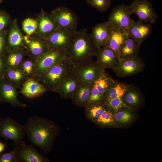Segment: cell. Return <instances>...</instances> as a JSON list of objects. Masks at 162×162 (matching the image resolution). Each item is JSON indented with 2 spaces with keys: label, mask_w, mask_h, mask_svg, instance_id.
<instances>
[{
  "label": "cell",
  "mask_w": 162,
  "mask_h": 162,
  "mask_svg": "<svg viewBox=\"0 0 162 162\" xmlns=\"http://www.w3.org/2000/svg\"><path fill=\"white\" fill-rule=\"evenodd\" d=\"M5 147L4 144L0 142V154L4 150Z\"/></svg>",
  "instance_id": "obj_42"
},
{
  "label": "cell",
  "mask_w": 162,
  "mask_h": 162,
  "mask_svg": "<svg viewBox=\"0 0 162 162\" xmlns=\"http://www.w3.org/2000/svg\"><path fill=\"white\" fill-rule=\"evenodd\" d=\"M92 84L80 83L71 98L75 105L80 107H84L86 105L89 97Z\"/></svg>",
  "instance_id": "obj_25"
},
{
  "label": "cell",
  "mask_w": 162,
  "mask_h": 162,
  "mask_svg": "<svg viewBox=\"0 0 162 162\" xmlns=\"http://www.w3.org/2000/svg\"><path fill=\"white\" fill-rule=\"evenodd\" d=\"M115 81L105 70L92 85L98 91L105 97L108 88Z\"/></svg>",
  "instance_id": "obj_29"
},
{
  "label": "cell",
  "mask_w": 162,
  "mask_h": 162,
  "mask_svg": "<svg viewBox=\"0 0 162 162\" xmlns=\"http://www.w3.org/2000/svg\"><path fill=\"white\" fill-rule=\"evenodd\" d=\"M109 27V36L105 46L114 51L119 59L120 50L129 36L127 30Z\"/></svg>",
  "instance_id": "obj_19"
},
{
  "label": "cell",
  "mask_w": 162,
  "mask_h": 162,
  "mask_svg": "<svg viewBox=\"0 0 162 162\" xmlns=\"http://www.w3.org/2000/svg\"><path fill=\"white\" fill-rule=\"evenodd\" d=\"M2 103L0 95V103Z\"/></svg>",
  "instance_id": "obj_45"
},
{
  "label": "cell",
  "mask_w": 162,
  "mask_h": 162,
  "mask_svg": "<svg viewBox=\"0 0 162 162\" xmlns=\"http://www.w3.org/2000/svg\"><path fill=\"white\" fill-rule=\"evenodd\" d=\"M23 45L28 55L34 59L50 49L45 40L35 32L30 35L24 36Z\"/></svg>",
  "instance_id": "obj_12"
},
{
  "label": "cell",
  "mask_w": 162,
  "mask_h": 162,
  "mask_svg": "<svg viewBox=\"0 0 162 162\" xmlns=\"http://www.w3.org/2000/svg\"><path fill=\"white\" fill-rule=\"evenodd\" d=\"M7 36V50L22 46L24 36L16 20L12 21L9 26Z\"/></svg>",
  "instance_id": "obj_21"
},
{
  "label": "cell",
  "mask_w": 162,
  "mask_h": 162,
  "mask_svg": "<svg viewBox=\"0 0 162 162\" xmlns=\"http://www.w3.org/2000/svg\"><path fill=\"white\" fill-rule=\"evenodd\" d=\"M7 29L0 32V57H3L7 50Z\"/></svg>",
  "instance_id": "obj_40"
},
{
  "label": "cell",
  "mask_w": 162,
  "mask_h": 162,
  "mask_svg": "<svg viewBox=\"0 0 162 162\" xmlns=\"http://www.w3.org/2000/svg\"><path fill=\"white\" fill-rule=\"evenodd\" d=\"M26 76L19 68L6 69L4 77L11 82H20L23 80Z\"/></svg>",
  "instance_id": "obj_33"
},
{
  "label": "cell",
  "mask_w": 162,
  "mask_h": 162,
  "mask_svg": "<svg viewBox=\"0 0 162 162\" xmlns=\"http://www.w3.org/2000/svg\"><path fill=\"white\" fill-rule=\"evenodd\" d=\"M84 113L88 120L94 122L100 116L105 109L104 103H94L85 106Z\"/></svg>",
  "instance_id": "obj_28"
},
{
  "label": "cell",
  "mask_w": 162,
  "mask_h": 162,
  "mask_svg": "<svg viewBox=\"0 0 162 162\" xmlns=\"http://www.w3.org/2000/svg\"><path fill=\"white\" fill-rule=\"evenodd\" d=\"M45 86L32 78L28 79L24 83L21 93L25 97L30 98L38 97L46 92Z\"/></svg>",
  "instance_id": "obj_23"
},
{
  "label": "cell",
  "mask_w": 162,
  "mask_h": 162,
  "mask_svg": "<svg viewBox=\"0 0 162 162\" xmlns=\"http://www.w3.org/2000/svg\"><path fill=\"white\" fill-rule=\"evenodd\" d=\"M50 14L58 28L65 29L73 34L77 31L78 18L68 8L60 6L52 10Z\"/></svg>",
  "instance_id": "obj_5"
},
{
  "label": "cell",
  "mask_w": 162,
  "mask_h": 162,
  "mask_svg": "<svg viewBox=\"0 0 162 162\" xmlns=\"http://www.w3.org/2000/svg\"><path fill=\"white\" fill-rule=\"evenodd\" d=\"M131 14L129 5L122 4L116 6L109 15L107 21L109 27L127 30Z\"/></svg>",
  "instance_id": "obj_9"
},
{
  "label": "cell",
  "mask_w": 162,
  "mask_h": 162,
  "mask_svg": "<svg viewBox=\"0 0 162 162\" xmlns=\"http://www.w3.org/2000/svg\"><path fill=\"white\" fill-rule=\"evenodd\" d=\"M25 52L22 46L8 49L3 57L6 69L18 68L23 61Z\"/></svg>",
  "instance_id": "obj_22"
},
{
  "label": "cell",
  "mask_w": 162,
  "mask_h": 162,
  "mask_svg": "<svg viewBox=\"0 0 162 162\" xmlns=\"http://www.w3.org/2000/svg\"><path fill=\"white\" fill-rule=\"evenodd\" d=\"M74 68L66 59L38 76V79L44 83L46 89L57 92L62 81L68 75L73 72Z\"/></svg>",
  "instance_id": "obj_3"
},
{
  "label": "cell",
  "mask_w": 162,
  "mask_h": 162,
  "mask_svg": "<svg viewBox=\"0 0 162 162\" xmlns=\"http://www.w3.org/2000/svg\"><path fill=\"white\" fill-rule=\"evenodd\" d=\"M105 99L104 96L101 94L92 84L89 97L86 105L91 104L103 103Z\"/></svg>",
  "instance_id": "obj_36"
},
{
  "label": "cell",
  "mask_w": 162,
  "mask_h": 162,
  "mask_svg": "<svg viewBox=\"0 0 162 162\" xmlns=\"http://www.w3.org/2000/svg\"><path fill=\"white\" fill-rule=\"evenodd\" d=\"M94 55L96 57V63L105 69L113 70L119 59L114 51L105 46L96 49Z\"/></svg>",
  "instance_id": "obj_16"
},
{
  "label": "cell",
  "mask_w": 162,
  "mask_h": 162,
  "mask_svg": "<svg viewBox=\"0 0 162 162\" xmlns=\"http://www.w3.org/2000/svg\"><path fill=\"white\" fill-rule=\"evenodd\" d=\"M94 123L103 127H113L117 125L114 114L106 108Z\"/></svg>",
  "instance_id": "obj_30"
},
{
  "label": "cell",
  "mask_w": 162,
  "mask_h": 162,
  "mask_svg": "<svg viewBox=\"0 0 162 162\" xmlns=\"http://www.w3.org/2000/svg\"><path fill=\"white\" fill-rule=\"evenodd\" d=\"M128 36L141 45L150 35L152 28L150 24H144L139 20H131L127 29Z\"/></svg>",
  "instance_id": "obj_17"
},
{
  "label": "cell",
  "mask_w": 162,
  "mask_h": 162,
  "mask_svg": "<svg viewBox=\"0 0 162 162\" xmlns=\"http://www.w3.org/2000/svg\"><path fill=\"white\" fill-rule=\"evenodd\" d=\"M90 5L103 12L106 11L110 5L111 0H85Z\"/></svg>",
  "instance_id": "obj_34"
},
{
  "label": "cell",
  "mask_w": 162,
  "mask_h": 162,
  "mask_svg": "<svg viewBox=\"0 0 162 162\" xmlns=\"http://www.w3.org/2000/svg\"><path fill=\"white\" fill-rule=\"evenodd\" d=\"M3 0H0V4H1L3 2Z\"/></svg>",
  "instance_id": "obj_43"
},
{
  "label": "cell",
  "mask_w": 162,
  "mask_h": 162,
  "mask_svg": "<svg viewBox=\"0 0 162 162\" xmlns=\"http://www.w3.org/2000/svg\"><path fill=\"white\" fill-rule=\"evenodd\" d=\"M66 59L65 50L49 49L34 59L33 75L38 77Z\"/></svg>",
  "instance_id": "obj_4"
},
{
  "label": "cell",
  "mask_w": 162,
  "mask_h": 162,
  "mask_svg": "<svg viewBox=\"0 0 162 162\" xmlns=\"http://www.w3.org/2000/svg\"><path fill=\"white\" fill-rule=\"evenodd\" d=\"M2 119V118H1V115H0V122H1V121Z\"/></svg>",
  "instance_id": "obj_44"
},
{
  "label": "cell",
  "mask_w": 162,
  "mask_h": 162,
  "mask_svg": "<svg viewBox=\"0 0 162 162\" xmlns=\"http://www.w3.org/2000/svg\"><path fill=\"white\" fill-rule=\"evenodd\" d=\"M0 95L2 103L6 102L13 106L25 107L17 98V93L12 82L4 77L0 78Z\"/></svg>",
  "instance_id": "obj_15"
},
{
  "label": "cell",
  "mask_w": 162,
  "mask_h": 162,
  "mask_svg": "<svg viewBox=\"0 0 162 162\" xmlns=\"http://www.w3.org/2000/svg\"><path fill=\"white\" fill-rule=\"evenodd\" d=\"M105 70L95 61H92L84 65L74 68L73 72L80 83L91 84Z\"/></svg>",
  "instance_id": "obj_7"
},
{
  "label": "cell",
  "mask_w": 162,
  "mask_h": 162,
  "mask_svg": "<svg viewBox=\"0 0 162 162\" xmlns=\"http://www.w3.org/2000/svg\"><path fill=\"white\" fill-rule=\"evenodd\" d=\"M22 27L27 35H30L34 33L37 28V23L36 19L31 18L25 19L23 22Z\"/></svg>",
  "instance_id": "obj_35"
},
{
  "label": "cell",
  "mask_w": 162,
  "mask_h": 162,
  "mask_svg": "<svg viewBox=\"0 0 162 162\" xmlns=\"http://www.w3.org/2000/svg\"><path fill=\"white\" fill-rule=\"evenodd\" d=\"M103 103L105 108L113 114L124 108H130L125 104L122 98H105Z\"/></svg>",
  "instance_id": "obj_31"
},
{
  "label": "cell",
  "mask_w": 162,
  "mask_h": 162,
  "mask_svg": "<svg viewBox=\"0 0 162 162\" xmlns=\"http://www.w3.org/2000/svg\"><path fill=\"white\" fill-rule=\"evenodd\" d=\"M6 68L4 57H0V78L4 77Z\"/></svg>",
  "instance_id": "obj_41"
},
{
  "label": "cell",
  "mask_w": 162,
  "mask_h": 162,
  "mask_svg": "<svg viewBox=\"0 0 162 162\" xmlns=\"http://www.w3.org/2000/svg\"><path fill=\"white\" fill-rule=\"evenodd\" d=\"M129 86L116 80L108 88L105 94V99L122 98Z\"/></svg>",
  "instance_id": "obj_27"
},
{
  "label": "cell",
  "mask_w": 162,
  "mask_h": 162,
  "mask_svg": "<svg viewBox=\"0 0 162 162\" xmlns=\"http://www.w3.org/2000/svg\"><path fill=\"white\" fill-rule=\"evenodd\" d=\"M141 44L128 37L121 48L119 52V59H125L138 56Z\"/></svg>",
  "instance_id": "obj_24"
},
{
  "label": "cell",
  "mask_w": 162,
  "mask_h": 162,
  "mask_svg": "<svg viewBox=\"0 0 162 162\" xmlns=\"http://www.w3.org/2000/svg\"><path fill=\"white\" fill-rule=\"evenodd\" d=\"M122 98L125 104L132 109L133 107H137L141 103L140 94L134 87L130 85Z\"/></svg>",
  "instance_id": "obj_26"
},
{
  "label": "cell",
  "mask_w": 162,
  "mask_h": 162,
  "mask_svg": "<svg viewBox=\"0 0 162 162\" xmlns=\"http://www.w3.org/2000/svg\"><path fill=\"white\" fill-rule=\"evenodd\" d=\"M37 28L35 33L46 40L58 27L51 14L42 9L36 19Z\"/></svg>",
  "instance_id": "obj_14"
},
{
  "label": "cell",
  "mask_w": 162,
  "mask_h": 162,
  "mask_svg": "<svg viewBox=\"0 0 162 162\" xmlns=\"http://www.w3.org/2000/svg\"><path fill=\"white\" fill-rule=\"evenodd\" d=\"M20 66V69L25 76H30L33 75L34 69V61L29 60L22 61Z\"/></svg>",
  "instance_id": "obj_37"
},
{
  "label": "cell",
  "mask_w": 162,
  "mask_h": 162,
  "mask_svg": "<svg viewBox=\"0 0 162 162\" xmlns=\"http://www.w3.org/2000/svg\"><path fill=\"white\" fill-rule=\"evenodd\" d=\"M129 108H124L114 114L117 125H122L129 123L132 121L133 116L128 109Z\"/></svg>",
  "instance_id": "obj_32"
},
{
  "label": "cell",
  "mask_w": 162,
  "mask_h": 162,
  "mask_svg": "<svg viewBox=\"0 0 162 162\" xmlns=\"http://www.w3.org/2000/svg\"><path fill=\"white\" fill-rule=\"evenodd\" d=\"M0 162H19L16 149L14 148L9 152L1 154Z\"/></svg>",
  "instance_id": "obj_38"
},
{
  "label": "cell",
  "mask_w": 162,
  "mask_h": 162,
  "mask_svg": "<svg viewBox=\"0 0 162 162\" xmlns=\"http://www.w3.org/2000/svg\"><path fill=\"white\" fill-rule=\"evenodd\" d=\"M109 32L110 27L107 21L98 24L92 28L89 36L95 49L105 46Z\"/></svg>",
  "instance_id": "obj_18"
},
{
  "label": "cell",
  "mask_w": 162,
  "mask_h": 162,
  "mask_svg": "<svg viewBox=\"0 0 162 162\" xmlns=\"http://www.w3.org/2000/svg\"><path fill=\"white\" fill-rule=\"evenodd\" d=\"M129 6L131 13L135 14L142 22L153 24L158 18L152 4L148 0H135Z\"/></svg>",
  "instance_id": "obj_10"
},
{
  "label": "cell",
  "mask_w": 162,
  "mask_h": 162,
  "mask_svg": "<svg viewBox=\"0 0 162 162\" xmlns=\"http://www.w3.org/2000/svg\"><path fill=\"white\" fill-rule=\"evenodd\" d=\"M28 140L41 150L45 154L52 151L60 127L47 118L34 116L30 117L24 125Z\"/></svg>",
  "instance_id": "obj_1"
},
{
  "label": "cell",
  "mask_w": 162,
  "mask_h": 162,
  "mask_svg": "<svg viewBox=\"0 0 162 162\" xmlns=\"http://www.w3.org/2000/svg\"><path fill=\"white\" fill-rule=\"evenodd\" d=\"M144 63L139 56L120 59L112 70L117 76L123 77L139 73L143 70Z\"/></svg>",
  "instance_id": "obj_8"
},
{
  "label": "cell",
  "mask_w": 162,
  "mask_h": 162,
  "mask_svg": "<svg viewBox=\"0 0 162 162\" xmlns=\"http://www.w3.org/2000/svg\"><path fill=\"white\" fill-rule=\"evenodd\" d=\"M80 83L73 71L62 81L57 92L62 98H71Z\"/></svg>",
  "instance_id": "obj_20"
},
{
  "label": "cell",
  "mask_w": 162,
  "mask_h": 162,
  "mask_svg": "<svg viewBox=\"0 0 162 162\" xmlns=\"http://www.w3.org/2000/svg\"><path fill=\"white\" fill-rule=\"evenodd\" d=\"M11 21L8 13L0 9V32L7 29Z\"/></svg>",
  "instance_id": "obj_39"
},
{
  "label": "cell",
  "mask_w": 162,
  "mask_h": 162,
  "mask_svg": "<svg viewBox=\"0 0 162 162\" xmlns=\"http://www.w3.org/2000/svg\"><path fill=\"white\" fill-rule=\"evenodd\" d=\"M73 34L65 29L58 28L45 40L50 49L65 50L70 44Z\"/></svg>",
  "instance_id": "obj_13"
},
{
  "label": "cell",
  "mask_w": 162,
  "mask_h": 162,
  "mask_svg": "<svg viewBox=\"0 0 162 162\" xmlns=\"http://www.w3.org/2000/svg\"><path fill=\"white\" fill-rule=\"evenodd\" d=\"M26 135L24 125L7 117L0 122V137L13 141L15 144L23 140Z\"/></svg>",
  "instance_id": "obj_6"
},
{
  "label": "cell",
  "mask_w": 162,
  "mask_h": 162,
  "mask_svg": "<svg viewBox=\"0 0 162 162\" xmlns=\"http://www.w3.org/2000/svg\"><path fill=\"white\" fill-rule=\"evenodd\" d=\"M95 50L87 30L77 31L65 50L66 59L74 68L84 65L93 61Z\"/></svg>",
  "instance_id": "obj_2"
},
{
  "label": "cell",
  "mask_w": 162,
  "mask_h": 162,
  "mask_svg": "<svg viewBox=\"0 0 162 162\" xmlns=\"http://www.w3.org/2000/svg\"><path fill=\"white\" fill-rule=\"evenodd\" d=\"M19 162H49L48 159L32 145L22 140L15 144Z\"/></svg>",
  "instance_id": "obj_11"
}]
</instances>
